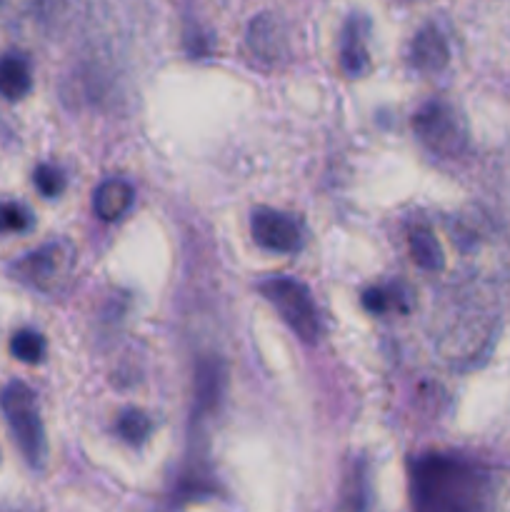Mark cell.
Returning <instances> with one entry per match:
<instances>
[{
    "instance_id": "1",
    "label": "cell",
    "mask_w": 510,
    "mask_h": 512,
    "mask_svg": "<svg viewBox=\"0 0 510 512\" xmlns=\"http://www.w3.org/2000/svg\"><path fill=\"white\" fill-rule=\"evenodd\" d=\"M415 512H488V478L453 455H423L413 463Z\"/></svg>"
},
{
    "instance_id": "2",
    "label": "cell",
    "mask_w": 510,
    "mask_h": 512,
    "mask_svg": "<svg viewBox=\"0 0 510 512\" xmlns=\"http://www.w3.org/2000/svg\"><path fill=\"white\" fill-rule=\"evenodd\" d=\"M0 410H3L8 428L18 443L20 453L33 468H40L45 463L48 443H45L43 420H40L35 393L25 383L15 380L0 390Z\"/></svg>"
},
{
    "instance_id": "3",
    "label": "cell",
    "mask_w": 510,
    "mask_h": 512,
    "mask_svg": "<svg viewBox=\"0 0 510 512\" xmlns=\"http://www.w3.org/2000/svg\"><path fill=\"white\" fill-rule=\"evenodd\" d=\"M260 293L278 310L280 318L288 323L293 333H298L308 343L318 340L320 315L313 303V295L303 283L278 275V278H268L265 283H260Z\"/></svg>"
},
{
    "instance_id": "4",
    "label": "cell",
    "mask_w": 510,
    "mask_h": 512,
    "mask_svg": "<svg viewBox=\"0 0 510 512\" xmlns=\"http://www.w3.org/2000/svg\"><path fill=\"white\" fill-rule=\"evenodd\" d=\"M413 128L418 138L428 145L433 153L455 158L465 148V125L448 103H425L413 115Z\"/></svg>"
},
{
    "instance_id": "5",
    "label": "cell",
    "mask_w": 510,
    "mask_h": 512,
    "mask_svg": "<svg viewBox=\"0 0 510 512\" xmlns=\"http://www.w3.org/2000/svg\"><path fill=\"white\" fill-rule=\"evenodd\" d=\"M250 233L260 248L273 250V253H295L303 245V228L298 220L273 208L253 210Z\"/></svg>"
},
{
    "instance_id": "6",
    "label": "cell",
    "mask_w": 510,
    "mask_h": 512,
    "mask_svg": "<svg viewBox=\"0 0 510 512\" xmlns=\"http://www.w3.org/2000/svg\"><path fill=\"white\" fill-rule=\"evenodd\" d=\"M70 263H73L70 250L60 243H50L45 248L35 250V253L25 255L13 270L23 283L40 290H53L58 280L68 275Z\"/></svg>"
},
{
    "instance_id": "7",
    "label": "cell",
    "mask_w": 510,
    "mask_h": 512,
    "mask_svg": "<svg viewBox=\"0 0 510 512\" xmlns=\"http://www.w3.org/2000/svg\"><path fill=\"white\" fill-rule=\"evenodd\" d=\"M248 48L260 63L275 65L278 60H283L285 53H288V38H285L283 25L273 15L255 18L248 30Z\"/></svg>"
},
{
    "instance_id": "8",
    "label": "cell",
    "mask_w": 510,
    "mask_h": 512,
    "mask_svg": "<svg viewBox=\"0 0 510 512\" xmlns=\"http://www.w3.org/2000/svg\"><path fill=\"white\" fill-rule=\"evenodd\" d=\"M448 43H445L443 33L435 25L420 30L410 45V63L420 70V73H438L448 65Z\"/></svg>"
},
{
    "instance_id": "9",
    "label": "cell",
    "mask_w": 510,
    "mask_h": 512,
    "mask_svg": "<svg viewBox=\"0 0 510 512\" xmlns=\"http://www.w3.org/2000/svg\"><path fill=\"white\" fill-rule=\"evenodd\" d=\"M225 388V368L220 360H203L195 375V413L205 415L218 408Z\"/></svg>"
},
{
    "instance_id": "10",
    "label": "cell",
    "mask_w": 510,
    "mask_h": 512,
    "mask_svg": "<svg viewBox=\"0 0 510 512\" xmlns=\"http://www.w3.org/2000/svg\"><path fill=\"white\" fill-rule=\"evenodd\" d=\"M133 205V188L125 180L110 178L95 188L93 193V210L100 220L110 223V220L123 218Z\"/></svg>"
},
{
    "instance_id": "11",
    "label": "cell",
    "mask_w": 510,
    "mask_h": 512,
    "mask_svg": "<svg viewBox=\"0 0 510 512\" xmlns=\"http://www.w3.org/2000/svg\"><path fill=\"white\" fill-rule=\"evenodd\" d=\"M340 63L350 78H360L368 70L370 58L365 50V23L360 18H350L340 38Z\"/></svg>"
},
{
    "instance_id": "12",
    "label": "cell",
    "mask_w": 510,
    "mask_h": 512,
    "mask_svg": "<svg viewBox=\"0 0 510 512\" xmlns=\"http://www.w3.org/2000/svg\"><path fill=\"white\" fill-rule=\"evenodd\" d=\"M33 88L30 63L20 53H8L0 58V98L23 100Z\"/></svg>"
},
{
    "instance_id": "13",
    "label": "cell",
    "mask_w": 510,
    "mask_h": 512,
    "mask_svg": "<svg viewBox=\"0 0 510 512\" xmlns=\"http://www.w3.org/2000/svg\"><path fill=\"white\" fill-rule=\"evenodd\" d=\"M410 253H413L415 265H420L423 270H430V273L440 270L445 263L443 248H440L438 238L428 228H415L410 233Z\"/></svg>"
},
{
    "instance_id": "14",
    "label": "cell",
    "mask_w": 510,
    "mask_h": 512,
    "mask_svg": "<svg viewBox=\"0 0 510 512\" xmlns=\"http://www.w3.org/2000/svg\"><path fill=\"white\" fill-rule=\"evenodd\" d=\"M10 353H13L15 360L28 365H38L43 363L45 358V338L35 330H18V333L10 338Z\"/></svg>"
},
{
    "instance_id": "15",
    "label": "cell",
    "mask_w": 510,
    "mask_h": 512,
    "mask_svg": "<svg viewBox=\"0 0 510 512\" xmlns=\"http://www.w3.org/2000/svg\"><path fill=\"white\" fill-rule=\"evenodd\" d=\"M153 433V423L140 410H125L118 418V435L128 445H143Z\"/></svg>"
},
{
    "instance_id": "16",
    "label": "cell",
    "mask_w": 510,
    "mask_h": 512,
    "mask_svg": "<svg viewBox=\"0 0 510 512\" xmlns=\"http://www.w3.org/2000/svg\"><path fill=\"white\" fill-rule=\"evenodd\" d=\"M33 183L35 188L40 190V195H45V198H58V195L65 190V173L58 168V165L43 163L35 168Z\"/></svg>"
},
{
    "instance_id": "17",
    "label": "cell",
    "mask_w": 510,
    "mask_h": 512,
    "mask_svg": "<svg viewBox=\"0 0 510 512\" xmlns=\"http://www.w3.org/2000/svg\"><path fill=\"white\" fill-rule=\"evenodd\" d=\"M33 225V215L20 203H0V235L23 233Z\"/></svg>"
},
{
    "instance_id": "18",
    "label": "cell",
    "mask_w": 510,
    "mask_h": 512,
    "mask_svg": "<svg viewBox=\"0 0 510 512\" xmlns=\"http://www.w3.org/2000/svg\"><path fill=\"white\" fill-rule=\"evenodd\" d=\"M363 305L370 313H388L390 308L398 305V293L393 288H370L365 290Z\"/></svg>"
}]
</instances>
